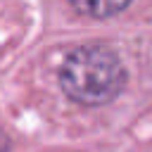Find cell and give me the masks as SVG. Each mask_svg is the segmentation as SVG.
Segmentation results:
<instances>
[{
	"instance_id": "cell-3",
	"label": "cell",
	"mask_w": 152,
	"mask_h": 152,
	"mask_svg": "<svg viewBox=\"0 0 152 152\" xmlns=\"http://www.w3.org/2000/svg\"><path fill=\"white\" fill-rule=\"evenodd\" d=\"M5 147H7V138H5V133L0 131V152H2Z\"/></svg>"
},
{
	"instance_id": "cell-2",
	"label": "cell",
	"mask_w": 152,
	"mask_h": 152,
	"mask_svg": "<svg viewBox=\"0 0 152 152\" xmlns=\"http://www.w3.org/2000/svg\"><path fill=\"white\" fill-rule=\"evenodd\" d=\"M131 2H74V10L81 14H88L93 19H109L119 12H126Z\"/></svg>"
},
{
	"instance_id": "cell-1",
	"label": "cell",
	"mask_w": 152,
	"mask_h": 152,
	"mask_svg": "<svg viewBox=\"0 0 152 152\" xmlns=\"http://www.w3.org/2000/svg\"><path fill=\"white\" fill-rule=\"evenodd\" d=\"M57 78L69 100L83 107H100L121 95L128 74L116 50L104 43H86L64 57Z\"/></svg>"
}]
</instances>
